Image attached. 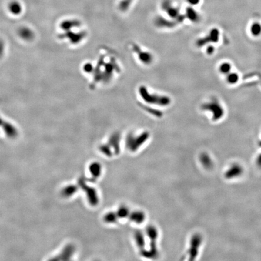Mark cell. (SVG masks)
<instances>
[{"label": "cell", "mask_w": 261, "mask_h": 261, "mask_svg": "<svg viewBox=\"0 0 261 261\" xmlns=\"http://www.w3.org/2000/svg\"><path fill=\"white\" fill-rule=\"evenodd\" d=\"M92 66L90 64H87L84 66V70L88 73L92 71Z\"/></svg>", "instance_id": "cell-17"}, {"label": "cell", "mask_w": 261, "mask_h": 261, "mask_svg": "<svg viewBox=\"0 0 261 261\" xmlns=\"http://www.w3.org/2000/svg\"><path fill=\"white\" fill-rule=\"evenodd\" d=\"M202 109L210 111L213 114L214 119H219L223 115V108L217 101H210V102L202 105Z\"/></svg>", "instance_id": "cell-2"}, {"label": "cell", "mask_w": 261, "mask_h": 261, "mask_svg": "<svg viewBox=\"0 0 261 261\" xmlns=\"http://www.w3.org/2000/svg\"><path fill=\"white\" fill-rule=\"evenodd\" d=\"M118 214L121 217L126 216L128 215V209L126 208L125 209V207H122L121 209H119Z\"/></svg>", "instance_id": "cell-15"}, {"label": "cell", "mask_w": 261, "mask_h": 261, "mask_svg": "<svg viewBox=\"0 0 261 261\" xmlns=\"http://www.w3.org/2000/svg\"><path fill=\"white\" fill-rule=\"evenodd\" d=\"M187 15L188 16V18H189L190 20L193 21V22H196L198 21L199 20V16L191 8H189L187 10Z\"/></svg>", "instance_id": "cell-12"}, {"label": "cell", "mask_w": 261, "mask_h": 261, "mask_svg": "<svg viewBox=\"0 0 261 261\" xmlns=\"http://www.w3.org/2000/svg\"><path fill=\"white\" fill-rule=\"evenodd\" d=\"M4 50V45L2 41L0 40V57L3 55Z\"/></svg>", "instance_id": "cell-18"}, {"label": "cell", "mask_w": 261, "mask_h": 261, "mask_svg": "<svg viewBox=\"0 0 261 261\" xmlns=\"http://www.w3.org/2000/svg\"><path fill=\"white\" fill-rule=\"evenodd\" d=\"M91 174L95 177H98L101 172V166L98 163H94L90 167Z\"/></svg>", "instance_id": "cell-11"}, {"label": "cell", "mask_w": 261, "mask_h": 261, "mask_svg": "<svg viewBox=\"0 0 261 261\" xmlns=\"http://www.w3.org/2000/svg\"><path fill=\"white\" fill-rule=\"evenodd\" d=\"M239 80V76L235 72H230L227 75V82L230 85H235L238 83Z\"/></svg>", "instance_id": "cell-8"}, {"label": "cell", "mask_w": 261, "mask_h": 261, "mask_svg": "<svg viewBox=\"0 0 261 261\" xmlns=\"http://www.w3.org/2000/svg\"><path fill=\"white\" fill-rule=\"evenodd\" d=\"M201 240H200V238L199 236H198V235L195 236L192 240V243H191V249H190V256L191 257L190 259H193L197 255V249L198 247L199 246Z\"/></svg>", "instance_id": "cell-3"}, {"label": "cell", "mask_w": 261, "mask_h": 261, "mask_svg": "<svg viewBox=\"0 0 261 261\" xmlns=\"http://www.w3.org/2000/svg\"><path fill=\"white\" fill-rule=\"evenodd\" d=\"M251 35L255 37H259L261 35V24L258 22H253L250 28Z\"/></svg>", "instance_id": "cell-7"}, {"label": "cell", "mask_w": 261, "mask_h": 261, "mask_svg": "<svg viewBox=\"0 0 261 261\" xmlns=\"http://www.w3.org/2000/svg\"><path fill=\"white\" fill-rule=\"evenodd\" d=\"M139 92L142 99L149 103L164 106L169 105L171 102L170 99L168 97L149 93L145 87H142L140 88Z\"/></svg>", "instance_id": "cell-1"}, {"label": "cell", "mask_w": 261, "mask_h": 261, "mask_svg": "<svg viewBox=\"0 0 261 261\" xmlns=\"http://www.w3.org/2000/svg\"><path fill=\"white\" fill-rule=\"evenodd\" d=\"M79 22L77 21H66L64 22H62V23L61 24V26L62 28L64 30H65L67 31L68 30H70L72 27H75L76 26H78L79 25Z\"/></svg>", "instance_id": "cell-10"}, {"label": "cell", "mask_w": 261, "mask_h": 261, "mask_svg": "<svg viewBox=\"0 0 261 261\" xmlns=\"http://www.w3.org/2000/svg\"><path fill=\"white\" fill-rule=\"evenodd\" d=\"M219 71L221 74L227 75L232 71V65L229 62H223L219 67Z\"/></svg>", "instance_id": "cell-9"}, {"label": "cell", "mask_w": 261, "mask_h": 261, "mask_svg": "<svg viewBox=\"0 0 261 261\" xmlns=\"http://www.w3.org/2000/svg\"><path fill=\"white\" fill-rule=\"evenodd\" d=\"M214 50H215V48L212 46H209L208 48L206 49L207 53L208 55H212L214 52Z\"/></svg>", "instance_id": "cell-16"}, {"label": "cell", "mask_w": 261, "mask_h": 261, "mask_svg": "<svg viewBox=\"0 0 261 261\" xmlns=\"http://www.w3.org/2000/svg\"><path fill=\"white\" fill-rule=\"evenodd\" d=\"M8 10L14 15H18L22 12V6L18 1H12L8 5Z\"/></svg>", "instance_id": "cell-5"}, {"label": "cell", "mask_w": 261, "mask_h": 261, "mask_svg": "<svg viewBox=\"0 0 261 261\" xmlns=\"http://www.w3.org/2000/svg\"><path fill=\"white\" fill-rule=\"evenodd\" d=\"M77 190L76 187L75 186H69L66 187L64 190L62 191V194L66 196H71Z\"/></svg>", "instance_id": "cell-13"}, {"label": "cell", "mask_w": 261, "mask_h": 261, "mask_svg": "<svg viewBox=\"0 0 261 261\" xmlns=\"http://www.w3.org/2000/svg\"><path fill=\"white\" fill-rule=\"evenodd\" d=\"M19 36L25 41H30L33 38L34 35L33 32L28 28L23 27H21L18 32Z\"/></svg>", "instance_id": "cell-4"}, {"label": "cell", "mask_w": 261, "mask_h": 261, "mask_svg": "<svg viewBox=\"0 0 261 261\" xmlns=\"http://www.w3.org/2000/svg\"><path fill=\"white\" fill-rule=\"evenodd\" d=\"M138 56L141 62H142L145 64H150L153 60L152 55L149 53L146 52L140 51V52H139V53L138 54Z\"/></svg>", "instance_id": "cell-6"}, {"label": "cell", "mask_w": 261, "mask_h": 261, "mask_svg": "<svg viewBox=\"0 0 261 261\" xmlns=\"http://www.w3.org/2000/svg\"><path fill=\"white\" fill-rule=\"evenodd\" d=\"M187 1L191 4H196L199 2V0H187Z\"/></svg>", "instance_id": "cell-19"}, {"label": "cell", "mask_w": 261, "mask_h": 261, "mask_svg": "<svg viewBox=\"0 0 261 261\" xmlns=\"http://www.w3.org/2000/svg\"><path fill=\"white\" fill-rule=\"evenodd\" d=\"M131 218L136 223H141V222L144 219V214L140 212H136L132 214Z\"/></svg>", "instance_id": "cell-14"}]
</instances>
